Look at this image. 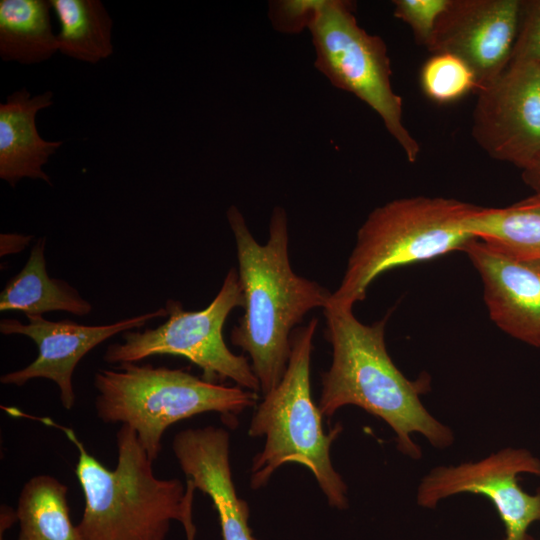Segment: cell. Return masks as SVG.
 <instances>
[{
    "instance_id": "cell-30",
    "label": "cell",
    "mask_w": 540,
    "mask_h": 540,
    "mask_svg": "<svg viewBox=\"0 0 540 540\" xmlns=\"http://www.w3.org/2000/svg\"><path fill=\"white\" fill-rule=\"evenodd\" d=\"M0 540H3V534H0Z\"/></svg>"
},
{
    "instance_id": "cell-11",
    "label": "cell",
    "mask_w": 540,
    "mask_h": 540,
    "mask_svg": "<svg viewBox=\"0 0 540 540\" xmlns=\"http://www.w3.org/2000/svg\"><path fill=\"white\" fill-rule=\"evenodd\" d=\"M520 10L521 0H451L427 49L461 59L475 76L477 92L509 65Z\"/></svg>"
},
{
    "instance_id": "cell-8",
    "label": "cell",
    "mask_w": 540,
    "mask_h": 540,
    "mask_svg": "<svg viewBox=\"0 0 540 540\" xmlns=\"http://www.w3.org/2000/svg\"><path fill=\"white\" fill-rule=\"evenodd\" d=\"M309 31L316 69L376 112L407 160L416 162L420 146L404 125L403 102L392 87L383 39L358 25L354 5L345 0H326Z\"/></svg>"
},
{
    "instance_id": "cell-19",
    "label": "cell",
    "mask_w": 540,
    "mask_h": 540,
    "mask_svg": "<svg viewBox=\"0 0 540 540\" xmlns=\"http://www.w3.org/2000/svg\"><path fill=\"white\" fill-rule=\"evenodd\" d=\"M67 492L68 487L50 475L30 478L18 498V540H83L72 523Z\"/></svg>"
},
{
    "instance_id": "cell-25",
    "label": "cell",
    "mask_w": 540,
    "mask_h": 540,
    "mask_svg": "<svg viewBox=\"0 0 540 540\" xmlns=\"http://www.w3.org/2000/svg\"><path fill=\"white\" fill-rule=\"evenodd\" d=\"M195 490L196 488L193 482L190 479H186L184 509L180 520V523L183 525L185 531L186 540H195L196 537V526L193 522L192 514Z\"/></svg>"
},
{
    "instance_id": "cell-1",
    "label": "cell",
    "mask_w": 540,
    "mask_h": 540,
    "mask_svg": "<svg viewBox=\"0 0 540 540\" xmlns=\"http://www.w3.org/2000/svg\"><path fill=\"white\" fill-rule=\"evenodd\" d=\"M232 230L244 314L231 331V343L247 353L263 395L281 381L291 354V335L316 308L327 306L331 292L297 275L289 260L286 211L276 206L266 243L260 244L232 205L226 213Z\"/></svg>"
},
{
    "instance_id": "cell-4",
    "label": "cell",
    "mask_w": 540,
    "mask_h": 540,
    "mask_svg": "<svg viewBox=\"0 0 540 540\" xmlns=\"http://www.w3.org/2000/svg\"><path fill=\"white\" fill-rule=\"evenodd\" d=\"M318 318L298 326L291 335V354L280 383L264 395L251 420L248 434L265 436L261 452L252 461L250 485L264 487L282 465L296 463L311 471L330 506L348 507L347 485L334 469L330 447L342 432L337 423L329 433L313 401L310 362Z\"/></svg>"
},
{
    "instance_id": "cell-16",
    "label": "cell",
    "mask_w": 540,
    "mask_h": 540,
    "mask_svg": "<svg viewBox=\"0 0 540 540\" xmlns=\"http://www.w3.org/2000/svg\"><path fill=\"white\" fill-rule=\"evenodd\" d=\"M45 238L32 247L22 270L12 277L0 294V311H21L26 316L64 311L88 315L92 305L67 282L51 278L46 269Z\"/></svg>"
},
{
    "instance_id": "cell-23",
    "label": "cell",
    "mask_w": 540,
    "mask_h": 540,
    "mask_svg": "<svg viewBox=\"0 0 540 540\" xmlns=\"http://www.w3.org/2000/svg\"><path fill=\"white\" fill-rule=\"evenodd\" d=\"M326 0H278L269 3V19L273 28L287 34L310 28Z\"/></svg>"
},
{
    "instance_id": "cell-28",
    "label": "cell",
    "mask_w": 540,
    "mask_h": 540,
    "mask_svg": "<svg viewBox=\"0 0 540 540\" xmlns=\"http://www.w3.org/2000/svg\"><path fill=\"white\" fill-rule=\"evenodd\" d=\"M17 520L16 510H12L6 505H2L0 512V534H3Z\"/></svg>"
},
{
    "instance_id": "cell-3",
    "label": "cell",
    "mask_w": 540,
    "mask_h": 540,
    "mask_svg": "<svg viewBox=\"0 0 540 540\" xmlns=\"http://www.w3.org/2000/svg\"><path fill=\"white\" fill-rule=\"evenodd\" d=\"M63 431L78 450L75 474L85 506L78 529L83 540H166L171 522L181 520L186 486L157 478L153 462L128 425L116 434L117 465L106 468L76 433L49 418H35Z\"/></svg>"
},
{
    "instance_id": "cell-21",
    "label": "cell",
    "mask_w": 540,
    "mask_h": 540,
    "mask_svg": "<svg viewBox=\"0 0 540 540\" xmlns=\"http://www.w3.org/2000/svg\"><path fill=\"white\" fill-rule=\"evenodd\" d=\"M421 86L430 99L439 103L457 100L477 89L471 69L458 57L446 53L433 54L425 62Z\"/></svg>"
},
{
    "instance_id": "cell-18",
    "label": "cell",
    "mask_w": 540,
    "mask_h": 540,
    "mask_svg": "<svg viewBox=\"0 0 540 540\" xmlns=\"http://www.w3.org/2000/svg\"><path fill=\"white\" fill-rule=\"evenodd\" d=\"M49 1L59 23L58 52L89 64L113 54V20L100 0Z\"/></svg>"
},
{
    "instance_id": "cell-15",
    "label": "cell",
    "mask_w": 540,
    "mask_h": 540,
    "mask_svg": "<svg viewBox=\"0 0 540 540\" xmlns=\"http://www.w3.org/2000/svg\"><path fill=\"white\" fill-rule=\"evenodd\" d=\"M53 103L52 91L32 96L22 87L0 104V178L11 187L23 178L39 179L52 185L43 166L64 142L43 139L36 117Z\"/></svg>"
},
{
    "instance_id": "cell-7",
    "label": "cell",
    "mask_w": 540,
    "mask_h": 540,
    "mask_svg": "<svg viewBox=\"0 0 540 540\" xmlns=\"http://www.w3.org/2000/svg\"><path fill=\"white\" fill-rule=\"evenodd\" d=\"M244 305L237 269L227 272L220 290L202 310L187 311L181 302L165 304L167 320L156 328L123 332L122 343L108 346L107 363H135L154 355L186 358L203 372L202 378L217 383L230 379L244 389L260 391L251 364L243 355L230 351L223 338V327L230 312Z\"/></svg>"
},
{
    "instance_id": "cell-9",
    "label": "cell",
    "mask_w": 540,
    "mask_h": 540,
    "mask_svg": "<svg viewBox=\"0 0 540 540\" xmlns=\"http://www.w3.org/2000/svg\"><path fill=\"white\" fill-rule=\"evenodd\" d=\"M520 473L540 476V459L524 448H504L478 462L439 466L423 477L418 505L435 508L444 498L472 493L488 498L505 527L503 540H534L529 526L540 521V487L535 494L518 483Z\"/></svg>"
},
{
    "instance_id": "cell-10",
    "label": "cell",
    "mask_w": 540,
    "mask_h": 540,
    "mask_svg": "<svg viewBox=\"0 0 540 540\" xmlns=\"http://www.w3.org/2000/svg\"><path fill=\"white\" fill-rule=\"evenodd\" d=\"M476 93L475 142L494 160L530 167L540 157V64L510 63Z\"/></svg>"
},
{
    "instance_id": "cell-14",
    "label": "cell",
    "mask_w": 540,
    "mask_h": 540,
    "mask_svg": "<svg viewBox=\"0 0 540 540\" xmlns=\"http://www.w3.org/2000/svg\"><path fill=\"white\" fill-rule=\"evenodd\" d=\"M229 443L223 428H188L175 435L172 450L186 479L211 498L223 540H258L249 526L248 504L235 490Z\"/></svg>"
},
{
    "instance_id": "cell-22",
    "label": "cell",
    "mask_w": 540,
    "mask_h": 540,
    "mask_svg": "<svg viewBox=\"0 0 540 540\" xmlns=\"http://www.w3.org/2000/svg\"><path fill=\"white\" fill-rule=\"evenodd\" d=\"M451 0H394V16L413 31L417 43L428 47L441 14Z\"/></svg>"
},
{
    "instance_id": "cell-2",
    "label": "cell",
    "mask_w": 540,
    "mask_h": 540,
    "mask_svg": "<svg viewBox=\"0 0 540 540\" xmlns=\"http://www.w3.org/2000/svg\"><path fill=\"white\" fill-rule=\"evenodd\" d=\"M324 336L332 347V362L321 375L318 407L322 416L354 405L382 419L396 434L397 448L413 459L421 458L419 445L411 439L420 433L434 447L446 448L454 436L449 427L424 407L420 395L429 389L425 376L407 379L389 356L385 343L388 317L364 324L353 309L329 300L323 309Z\"/></svg>"
},
{
    "instance_id": "cell-12",
    "label": "cell",
    "mask_w": 540,
    "mask_h": 540,
    "mask_svg": "<svg viewBox=\"0 0 540 540\" xmlns=\"http://www.w3.org/2000/svg\"><path fill=\"white\" fill-rule=\"evenodd\" d=\"M167 315L163 307L109 325L95 326L71 320L49 321L40 315L26 316V324L16 319H2L0 332L29 337L38 347V356L26 367L2 375L0 382L23 386L32 379H49L58 386L62 406L70 410L76 400L72 376L79 361L89 351L118 333L140 328L152 319Z\"/></svg>"
},
{
    "instance_id": "cell-17",
    "label": "cell",
    "mask_w": 540,
    "mask_h": 540,
    "mask_svg": "<svg viewBox=\"0 0 540 540\" xmlns=\"http://www.w3.org/2000/svg\"><path fill=\"white\" fill-rule=\"evenodd\" d=\"M48 0L0 1V57L5 62L33 65L58 52Z\"/></svg>"
},
{
    "instance_id": "cell-26",
    "label": "cell",
    "mask_w": 540,
    "mask_h": 540,
    "mask_svg": "<svg viewBox=\"0 0 540 540\" xmlns=\"http://www.w3.org/2000/svg\"><path fill=\"white\" fill-rule=\"evenodd\" d=\"M32 240V236L15 233H5L0 235V255L5 256L22 251Z\"/></svg>"
},
{
    "instance_id": "cell-20",
    "label": "cell",
    "mask_w": 540,
    "mask_h": 540,
    "mask_svg": "<svg viewBox=\"0 0 540 540\" xmlns=\"http://www.w3.org/2000/svg\"><path fill=\"white\" fill-rule=\"evenodd\" d=\"M465 224L476 238L523 258L540 259L539 212L513 205L504 208L479 206Z\"/></svg>"
},
{
    "instance_id": "cell-29",
    "label": "cell",
    "mask_w": 540,
    "mask_h": 540,
    "mask_svg": "<svg viewBox=\"0 0 540 540\" xmlns=\"http://www.w3.org/2000/svg\"><path fill=\"white\" fill-rule=\"evenodd\" d=\"M512 205L520 209L531 210L540 213V193H534L533 195L526 197Z\"/></svg>"
},
{
    "instance_id": "cell-24",
    "label": "cell",
    "mask_w": 540,
    "mask_h": 540,
    "mask_svg": "<svg viewBox=\"0 0 540 540\" xmlns=\"http://www.w3.org/2000/svg\"><path fill=\"white\" fill-rule=\"evenodd\" d=\"M510 63L540 64V0H521L519 26Z\"/></svg>"
},
{
    "instance_id": "cell-27",
    "label": "cell",
    "mask_w": 540,
    "mask_h": 540,
    "mask_svg": "<svg viewBox=\"0 0 540 540\" xmlns=\"http://www.w3.org/2000/svg\"><path fill=\"white\" fill-rule=\"evenodd\" d=\"M523 182L535 193H540V157L527 169L521 171Z\"/></svg>"
},
{
    "instance_id": "cell-13",
    "label": "cell",
    "mask_w": 540,
    "mask_h": 540,
    "mask_svg": "<svg viewBox=\"0 0 540 540\" xmlns=\"http://www.w3.org/2000/svg\"><path fill=\"white\" fill-rule=\"evenodd\" d=\"M463 252L481 278L491 321L512 338L540 348V259L514 255L480 238Z\"/></svg>"
},
{
    "instance_id": "cell-5",
    "label": "cell",
    "mask_w": 540,
    "mask_h": 540,
    "mask_svg": "<svg viewBox=\"0 0 540 540\" xmlns=\"http://www.w3.org/2000/svg\"><path fill=\"white\" fill-rule=\"evenodd\" d=\"M478 207L454 198L412 196L375 208L357 232L342 280L330 300L353 309L381 274L463 251L476 238L465 223Z\"/></svg>"
},
{
    "instance_id": "cell-6",
    "label": "cell",
    "mask_w": 540,
    "mask_h": 540,
    "mask_svg": "<svg viewBox=\"0 0 540 540\" xmlns=\"http://www.w3.org/2000/svg\"><path fill=\"white\" fill-rule=\"evenodd\" d=\"M94 386L98 418L130 426L152 461L169 426L206 412H217L235 426L237 416L258 399L257 392L208 382L182 369L131 362L98 371Z\"/></svg>"
}]
</instances>
